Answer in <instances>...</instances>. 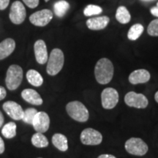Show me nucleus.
<instances>
[{"instance_id": "4c0bfd02", "label": "nucleus", "mask_w": 158, "mask_h": 158, "mask_svg": "<svg viewBox=\"0 0 158 158\" xmlns=\"http://www.w3.org/2000/svg\"><path fill=\"white\" fill-rule=\"evenodd\" d=\"M157 6L158 7V2H157Z\"/></svg>"}, {"instance_id": "2f4dec72", "label": "nucleus", "mask_w": 158, "mask_h": 158, "mask_svg": "<svg viewBox=\"0 0 158 158\" xmlns=\"http://www.w3.org/2000/svg\"><path fill=\"white\" fill-rule=\"evenodd\" d=\"M151 13L156 17H158V7H154L151 9Z\"/></svg>"}, {"instance_id": "ddd939ff", "label": "nucleus", "mask_w": 158, "mask_h": 158, "mask_svg": "<svg viewBox=\"0 0 158 158\" xmlns=\"http://www.w3.org/2000/svg\"><path fill=\"white\" fill-rule=\"evenodd\" d=\"M34 50L35 59L37 63L40 64H44L48 61V51L45 43L43 40H38L34 45Z\"/></svg>"}, {"instance_id": "58836bf2", "label": "nucleus", "mask_w": 158, "mask_h": 158, "mask_svg": "<svg viewBox=\"0 0 158 158\" xmlns=\"http://www.w3.org/2000/svg\"><path fill=\"white\" fill-rule=\"evenodd\" d=\"M38 158H42V157H38Z\"/></svg>"}, {"instance_id": "39448f33", "label": "nucleus", "mask_w": 158, "mask_h": 158, "mask_svg": "<svg viewBox=\"0 0 158 158\" xmlns=\"http://www.w3.org/2000/svg\"><path fill=\"white\" fill-rule=\"evenodd\" d=\"M124 147L128 153L136 156L146 155L149 149L147 144L138 138H131L128 139L126 141Z\"/></svg>"}, {"instance_id": "9d476101", "label": "nucleus", "mask_w": 158, "mask_h": 158, "mask_svg": "<svg viewBox=\"0 0 158 158\" xmlns=\"http://www.w3.org/2000/svg\"><path fill=\"white\" fill-rule=\"evenodd\" d=\"M53 19V13L50 10L44 9L37 11L29 17V21L36 27H45L50 23Z\"/></svg>"}, {"instance_id": "c9c22d12", "label": "nucleus", "mask_w": 158, "mask_h": 158, "mask_svg": "<svg viewBox=\"0 0 158 158\" xmlns=\"http://www.w3.org/2000/svg\"><path fill=\"white\" fill-rule=\"evenodd\" d=\"M143 2H149V1H153V0H141Z\"/></svg>"}, {"instance_id": "473e14b6", "label": "nucleus", "mask_w": 158, "mask_h": 158, "mask_svg": "<svg viewBox=\"0 0 158 158\" xmlns=\"http://www.w3.org/2000/svg\"><path fill=\"white\" fill-rule=\"evenodd\" d=\"M98 158H116L115 156L112 155H108V154H104V155H100Z\"/></svg>"}, {"instance_id": "20e7f679", "label": "nucleus", "mask_w": 158, "mask_h": 158, "mask_svg": "<svg viewBox=\"0 0 158 158\" xmlns=\"http://www.w3.org/2000/svg\"><path fill=\"white\" fill-rule=\"evenodd\" d=\"M23 70L19 65L12 64L7 71L5 84L9 90H15L22 82Z\"/></svg>"}, {"instance_id": "bb28decb", "label": "nucleus", "mask_w": 158, "mask_h": 158, "mask_svg": "<svg viewBox=\"0 0 158 158\" xmlns=\"http://www.w3.org/2000/svg\"><path fill=\"white\" fill-rule=\"evenodd\" d=\"M148 34L150 36L157 37L158 36V19H155L149 23L147 29Z\"/></svg>"}, {"instance_id": "7c9ffc66", "label": "nucleus", "mask_w": 158, "mask_h": 158, "mask_svg": "<svg viewBox=\"0 0 158 158\" xmlns=\"http://www.w3.org/2000/svg\"><path fill=\"white\" fill-rule=\"evenodd\" d=\"M5 152V143L2 138L0 137V154H2Z\"/></svg>"}, {"instance_id": "aec40b11", "label": "nucleus", "mask_w": 158, "mask_h": 158, "mask_svg": "<svg viewBox=\"0 0 158 158\" xmlns=\"http://www.w3.org/2000/svg\"><path fill=\"white\" fill-rule=\"evenodd\" d=\"M116 19L118 22L124 24V23L130 22V19H131V15L124 6H120L116 10Z\"/></svg>"}, {"instance_id": "7ed1b4c3", "label": "nucleus", "mask_w": 158, "mask_h": 158, "mask_svg": "<svg viewBox=\"0 0 158 158\" xmlns=\"http://www.w3.org/2000/svg\"><path fill=\"white\" fill-rule=\"evenodd\" d=\"M68 115L73 119L78 122H86L89 119V110L82 102L79 101L70 102L66 106Z\"/></svg>"}, {"instance_id": "423d86ee", "label": "nucleus", "mask_w": 158, "mask_h": 158, "mask_svg": "<svg viewBox=\"0 0 158 158\" xmlns=\"http://www.w3.org/2000/svg\"><path fill=\"white\" fill-rule=\"evenodd\" d=\"M80 139L84 145L97 146L102 143V135L93 128H86L81 133Z\"/></svg>"}, {"instance_id": "f03ea898", "label": "nucleus", "mask_w": 158, "mask_h": 158, "mask_svg": "<svg viewBox=\"0 0 158 158\" xmlns=\"http://www.w3.org/2000/svg\"><path fill=\"white\" fill-rule=\"evenodd\" d=\"M64 62V56L62 51L54 48L51 51L48 59L46 71L49 76H56L62 70Z\"/></svg>"}, {"instance_id": "f704fd0d", "label": "nucleus", "mask_w": 158, "mask_h": 158, "mask_svg": "<svg viewBox=\"0 0 158 158\" xmlns=\"http://www.w3.org/2000/svg\"><path fill=\"white\" fill-rule=\"evenodd\" d=\"M155 99L156 102H157V103H158V91H157V92H156V93H155Z\"/></svg>"}, {"instance_id": "72a5a7b5", "label": "nucleus", "mask_w": 158, "mask_h": 158, "mask_svg": "<svg viewBox=\"0 0 158 158\" xmlns=\"http://www.w3.org/2000/svg\"><path fill=\"white\" fill-rule=\"evenodd\" d=\"M3 123H4V116H3L2 113L0 111V127L2 126Z\"/></svg>"}, {"instance_id": "0eeeda50", "label": "nucleus", "mask_w": 158, "mask_h": 158, "mask_svg": "<svg viewBox=\"0 0 158 158\" xmlns=\"http://www.w3.org/2000/svg\"><path fill=\"white\" fill-rule=\"evenodd\" d=\"M118 93L115 89L108 87L105 89L101 93L102 106L105 109H113L118 102Z\"/></svg>"}, {"instance_id": "412c9836", "label": "nucleus", "mask_w": 158, "mask_h": 158, "mask_svg": "<svg viewBox=\"0 0 158 158\" xmlns=\"http://www.w3.org/2000/svg\"><path fill=\"white\" fill-rule=\"evenodd\" d=\"M70 8V5L65 0H60L56 2L54 5V13L56 16L62 18L66 14V13Z\"/></svg>"}, {"instance_id": "f3484780", "label": "nucleus", "mask_w": 158, "mask_h": 158, "mask_svg": "<svg viewBox=\"0 0 158 158\" xmlns=\"http://www.w3.org/2000/svg\"><path fill=\"white\" fill-rule=\"evenodd\" d=\"M15 48V42L13 39L7 38L0 43V60L7 58L13 52Z\"/></svg>"}, {"instance_id": "b1692460", "label": "nucleus", "mask_w": 158, "mask_h": 158, "mask_svg": "<svg viewBox=\"0 0 158 158\" xmlns=\"http://www.w3.org/2000/svg\"><path fill=\"white\" fill-rule=\"evenodd\" d=\"M143 27L141 23H136L130 27L128 31L127 37L130 40H136L142 35L143 31Z\"/></svg>"}, {"instance_id": "f8f14e48", "label": "nucleus", "mask_w": 158, "mask_h": 158, "mask_svg": "<svg viewBox=\"0 0 158 158\" xmlns=\"http://www.w3.org/2000/svg\"><path fill=\"white\" fill-rule=\"evenodd\" d=\"M3 109L6 114L14 120L22 119L23 110L21 106L14 101H7L3 104Z\"/></svg>"}, {"instance_id": "cd10ccee", "label": "nucleus", "mask_w": 158, "mask_h": 158, "mask_svg": "<svg viewBox=\"0 0 158 158\" xmlns=\"http://www.w3.org/2000/svg\"><path fill=\"white\" fill-rule=\"evenodd\" d=\"M23 2L30 8H35L39 5V0H23Z\"/></svg>"}, {"instance_id": "393cba45", "label": "nucleus", "mask_w": 158, "mask_h": 158, "mask_svg": "<svg viewBox=\"0 0 158 158\" xmlns=\"http://www.w3.org/2000/svg\"><path fill=\"white\" fill-rule=\"evenodd\" d=\"M37 110L35 109V108H29L26 109L24 111H23V116L22 118V120L25 123L31 124H32L33 120H34V118L35 115H36L37 113Z\"/></svg>"}, {"instance_id": "6e6552de", "label": "nucleus", "mask_w": 158, "mask_h": 158, "mask_svg": "<svg viewBox=\"0 0 158 158\" xmlns=\"http://www.w3.org/2000/svg\"><path fill=\"white\" fill-rule=\"evenodd\" d=\"M124 102L129 107L135 108H145L148 106V99L143 94H138L135 92H130L124 97Z\"/></svg>"}, {"instance_id": "1a4fd4ad", "label": "nucleus", "mask_w": 158, "mask_h": 158, "mask_svg": "<svg viewBox=\"0 0 158 158\" xmlns=\"http://www.w3.org/2000/svg\"><path fill=\"white\" fill-rule=\"evenodd\" d=\"M27 16L24 5L20 1H15L12 4L10 11V19L14 24L22 23Z\"/></svg>"}, {"instance_id": "f257e3e1", "label": "nucleus", "mask_w": 158, "mask_h": 158, "mask_svg": "<svg viewBox=\"0 0 158 158\" xmlns=\"http://www.w3.org/2000/svg\"><path fill=\"white\" fill-rule=\"evenodd\" d=\"M94 76L99 84H107L114 76V65L107 58H102L94 67Z\"/></svg>"}, {"instance_id": "e433bc0d", "label": "nucleus", "mask_w": 158, "mask_h": 158, "mask_svg": "<svg viewBox=\"0 0 158 158\" xmlns=\"http://www.w3.org/2000/svg\"><path fill=\"white\" fill-rule=\"evenodd\" d=\"M45 2H48V0H45Z\"/></svg>"}, {"instance_id": "4be33fe9", "label": "nucleus", "mask_w": 158, "mask_h": 158, "mask_svg": "<svg viewBox=\"0 0 158 158\" xmlns=\"http://www.w3.org/2000/svg\"><path fill=\"white\" fill-rule=\"evenodd\" d=\"M31 143L35 147L45 148L48 146V141L43 133H36L31 137Z\"/></svg>"}, {"instance_id": "2eb2a0df", "label": "nucleus", "mask_w": 158, "mask_h": 158, "mask_svg": "<svg viewBox=\"0 0 158 158\" xmlns=\"http://www.w3.org/2000/svg\"><path fill=\"white\" fill-rule=\"evenodd\" d=\"M109 18L107 16H100L92 18L86 21V26L91 30H101L107 27L109 23Z\"/></svg>"}, {"instance_id": "a211bd4d", "label": "nucleus", "mask_w": 158, "mask_h": 158, "mask_svg": "<svg viewBox=\"0 0 158 158\" xmlns=\"http://www.w3.org/2000/svg\"><path fill=\"white\" fill-rule=\"evenodd\" d=\"M52 143L61 152H66L68 149V138L63 134H54L52 137Z\"/></svg>"}, {"instance_id": "dca6fc26", "label": "nucleus", "mask_w": 158, "mask_h": 158, "mask_svg": "<svg viewBox=\"0 0 158 158\" xmlns=\"http://www.w3.org/2000/svg\"><path fill=\"white\" fill-rule=\"evenodd\" d=\"M21 97L25 101L35 106H40L43 104V99L38 92L31 89H26L21 92Z\"/></svg>"}, {"instance_id": "6ab92c4d", "label": "nucleus", "mask_w": 158, "mask_h": 158, "mask_svg": "<svg viewBox=\"0 0 158 158\" xmlns=\"http://www.w3.org/2000/svg\"><path fill=\"white\" fill-rule=\"evenodd\" d=\"M27 78L29 83L32 86H40L43 84V78L42 76L40 74L39 72H37L35 70H29L27 73Z\"/></svg>"}, {"instance_id": "5701e85b", "label": "nucleus", "mask_w": 158, "mask_h": 158, "mask_svg": "<svg viewBox=\"0 0 158 158\" xmlns=\"http://www.w3.org/2000/svg\"><path fill=\"white\" fill-rule=\"evenodd\" d=\"M16 124L15 122H8L3 127L2 130V133L5 138L10 139L16 135Z\"/></svg>"}, {"instance_id": "4468645a", "label": "nucleus", "mask_w": 158, "mask_h": 158, "mask_svg": "<svg viewBox=\"0 0 158 158\" xmlns=\"http://www.w3.org/2000/svg\"><path fill=\"white\" fill-rule=\"evenodd\" d=\"M151 78L149 72L145 69H139L134 70L129 76V81L132 84H145L149 81Z\"/></svg>"}, {"instance_id": "c756f323", "label": "nucleus", "mask_w": 158, "mask_h": 158, "mask_svg": "<svg viewBox=\"0 0 158 158\" xmlns=\"http://www.w3.org/2000/svg\"><path fill=\"white\" fill-rule=\"evenodd\" d=\"M6 95H7V92H6V89L3 87V86H0V100L5 99Z\"/></svg>"}, {"instance_id": "a878e982", "label": "nucleus", "mask_w": 158, "mask_h": 158, "mask_svg": "<svg viewBox=\"0 0 158 158\" xmlns=\"http://www.w3.org/2000/svg\"><path fill=\"white\" fill-rule=\"evenodd\" d=\"M102 12V9L100 6L94 5H89L84 10V14L86 16H92L100 14Z\"/></svg>"}, {"instance_id": "9b49d317", "label": "nucleus", "mask_w": 158, "mask_h": 158, "mask_svg": "<svg viewBox=\"0 0 158 158\" xmlns=\"http://www.w3.org/2000/svg\"><path fill=\"white\" fill-rule=\"evenodd\" d=\"M31 124L37 133H44L48 131L50 126V118L45 112H37Z\"/></svg>"}, {"instance_id": "c85d7f7f", "label": "nucleus", "mask_w": 158, "mask_h": 158, "mask_svg": "<svg viewBox=\"0 0 158 158\" xmlns=\"http://www.w3.org/2000/svg\"><path fill=\"white\" fill-rule=\"evenodd\" d=\"M10 0H0V10H4L9 5Z\"/></svg>"}]
</instances>
